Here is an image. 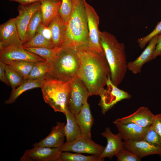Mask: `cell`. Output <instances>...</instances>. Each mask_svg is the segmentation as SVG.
<instances>
[{
	"label": "cell",
	"instance_id": "cell-1",
	"mask_svg": "<svg viewBox=\"0 0 161 161\" xmlns=\"http://www.w3.org/2000/svg\"><path fill=\"white\" fill-rule=\"evenodd\" d=\"M80 65L76 77L84 83L90 95L100 96L111 72L105 53H100L83 46L76 49Z\"/></svg>",
	"mask_w": 161,
	"mask_h": 161
},
{
	"label": "cell",
	"instance_id": "cell-2",
	"mask_svg": "<svg viewBox=\"0 0 161 161\" xmlns=\"http://www.w3.org/2000/svg\"><path fill=\"white\" fill-rule=\"evenodd\" d=\"M100 41L110 67L111 80L117 86L123 80L128 69L125 45L119 42L113 35L105 31H100Z\"/></svg>",
	"mask_w": 161,
	"mask_h": 161
},
{
	"label": "cell",
	"instance_id": "cell-3",
	"mask_svg": "<svg viewBox=\"0 0 161 161\" xmlns=\"http://www.w3.org/2000/svg\"><path fill=\"white\" fill-rule=\"evenodd\" d=\"M73 2V10L66 25L63 44L76 49L83 46H87L89 32L83 0Z\"/></svg>",
	"mask_w": 161,
	"mask_h": 161
},
{
	"label": "cell",
	"instance_id": "cell-4",
	"mask_svg": "<svg viewBox=\"0 0 161 161\" xmlns=\"http://www.w3.org/2000/svg\"><path fill=\"white\" fill-rule=\"evenodd\" d=\"M43 98L55 112L64 114L68 109L70 86L68 81L61 80L48 74L41 87Z\"/></svg>",
	"mask_w": 161,
	"mask_h": 161
},
{
	"label": "cell",
	"instance_id": "cell-5",
	"mask_svg": "<svg viewBox=\"0 0 161 161\" xmlns=\"http://www.w3.org/2000/svg\"><path fill=\"white\" fill-rule=\"evenodd\" d=\"M49 74L56 78L68 81L76 77L80 61L76 49L63 44L55 57L50 62Z\"/></svg>",
	"mask_w": 161,
	"mask_h": 161
},
{
	"label": "cell",
	"instance_id": "cell-6",
	"mask_svg": "<svg viewBox=\"0 0 161 161\" xmlns=\"http://www.w3.org/2000/svg\"><path fill=\"white\" fill-rule=\"evenodd\" d=\"M68 81L70 86L68 109L75 117L90 95L86 87L77 77Z\"/></svg>",
	"mask_w": 161,
	"mask_h": 161
},
{
	"label": "cell",
	"instance_id": "cell-7",
	"mask_svg": "<svg viewBox=\"0 0 161 161\" xmlns=\"http://www.w3.org/2000/svg\"><path fill=\"white\" fill-rule=\"evenodd\" d=\"M83 1L86 14L89 32L87 46L97 52L104 53L100 43V31L98 29L99 16L94 8L86 0Z\"/></svg>",
	"mask_w": 161,
	"mask_h": 161
},
{
	"label": "cell",
	"instance_id": "cell-8",
	"mask_svg": "<svg viewBox=\"0 0 161 161\" xmlns=\"http://www.w3.org/2000/svg\"><path fill=\"white\" fill-rule=\"evenodd\" d=\"M106 85L107 88L104 89L100 95L101 99L99 104L103 114H105L117 102L131 98V95L128 92L118 88L117 86L112 83L111 77L108 78Z\"/></svg>",
	"mask_w": 161,
	"mask_h": 161
},
{
	"label": "cell",
	"instance_id": "cell-9",
	"mask_svg": "<svg viewBox=\"0 0 161 161\" xmlns=\"http://www.w3.org/2000/svg\"><path fill=\"white\" fill-rule=\"evenodd\" d=\"M105 147L96 143L92 139H87L82 136L71 142L64 143L59 148L62 152L86 153L100 157Z\"/></svg>",
	"mask_w": 161,
	"mask_h": 161
},
{
	"label": "cell",
	"instance_id": "cell-10",
	"mask_svg": "<svg viewBox=\"0 0 161 161\" xmlns=\"http://www.w3.org/2000/svg\"><path fill=\"white\" fill-rule=\"evenodd\" d=\"M0 61L5 64L20 61L35 62L46 61L40 56L27 51L22 45H14L6 47L0 52Z\"/></svg>",
	"mask_w": 161,
	"mask_h": 161
},
{
	"label": "cell",
	"instance_id": "cell-11",
	"mask_svg": "<svg viewBox=\"0 0 161 161\" xmlns=\"http://www.w3.org/2000/svg\"><path fill=\"white\" fill-rule=\"evenodd\" d=\"M59 148L34 146L26 150L20 161H61Z\"/></svg>",
	"mask_w": 161,
	"mask_h": 161
},
{
	"label": "cell",
	"instance_id": "cell-12",
	"mask_svg": "<svg viewBox=\"0 0 161 161\" xmlns=\"http://www.w3.org/2000/svg\"><path fill=\"white\" fill-rule=\"evenodd\" d=\"M40 2H37L27 5L20 4L17 8L18 14L14 19L22 43L28 24L34 14L40 8Z\"/></svg>",
	"mask_w": 161,
	"mask_h": 161
},
{
	"label": "cell",
	"instance_id": "cell-13",
	"mask_svg": "<svg viewBox=\"0 0 161 161\" xmlns=\"http://www.w3.org/2000/svg\"><path fill=\"white\" fill-rule=\"evenodd\" d=\"M64 123L56 122L53 126L50 133L44 138L32 145L34 146L60 148L64 143L66 138Z\"/></svg>",
	"mask_w": 161,
	"mask_h": 161
},
{
	"label": "cell",
	"instance_id": "cell-14",
	"mask_svg": "<svg viewBox=\"0 0 161 161\" xmlns=\"http://www.w3.org/2000/svg\"><path fill=\"white\" fill-rule=\"evenodd\" d=\"M0 42L6 48L14 45H22L14 18H11L0 25Z\"/></svg>",
	"mask_w": 161,
	"mask_h": 161
},
{
	"label": "cell",
	"instance_id": "cell-15",
	"mask_svg": "<svg viewBox=\"0 0 161 161\" xmlns=\"http://www.w3.org/2000/svg\"><path fill=\"white\" fill-rule=\"evenodd\" d=\"M154 117L155 115L148 107L142 106L133 113L115 120L123 123H132L142 127L147 128L152 125Z\"/></svg>",
	"mask_w": 161,
	"mask_h": 161
},
{
	"label": "cell",
	"instance_id": "cell-16",
	"mask_svg": "<svg viewBox=\"0 0 161 161\" xmlns=\"http://www.w3.org/2000/svg\"><path fill=\"white\" fill-rule=\"evenodd\" d=\"M123 145L124 148L129 149L141 159L154 154L161 156V147L151 145L143 140L124 141Z\"/></svg>",
	"mask_w": 161,
	"mask_h": 161
},
{
	"label": "cell",
	"instance_id": "cell-17",
	"mask_svg": "<svg viewBox=\"0 0 161 161\" xmlns=\"http://www.w3.org/2000/svg\"><path fill=\"white\" fill-rule=\"evenodd\" d=\"M113 123L116 126L122 139L124 141L143 140L149 128H143L132 123H122L116 120L113 122Z\"/></svg>",
	"mask_w": 161,
	"mask_h": 161
},
{
	"label": "cell",
	"instance_id": "cell-18",
	"mask_svg": "<svg viewBox=\"0 0 161 161\" xmlns=\"http://www.w3.org/2000/svg\"><path fill=\"white\" fill-rule=\"evenodd\" d=\"M101 134L106 139L107 143L100 157L103 159L108 157L112 159L124 148L123 140L119 133H113L109 127H106Z\"/></svg>",
	"mask_w": 161,
	"mask_h": 161
},
{
	"label": "cell",
	"instance_id": "cell-19",
	"mask_svg": "<svg viewBox=\"0 0 161 161\" xmlns=\"http://www.w3.org/2000/svg\"><path fill=\"white\" fill-rule=\"evenodd\" d=\"M158 35L152 38L140 55L135 60L128 63V69L133 74L140 73L143 65L153 59L156 46Z\"/></svg>",
	"mask_w": 161,
	"mask_h": 161
},
{
	"label": "cell",
	"instance_id": "cell-20",
	"mask_svg": "<svg viewBox=\"0 0 161 161\" xmlns=\"http://www.w3.org/2000/svg\"><path fill=\"white\" fill-rule=\"evenodd\" d=\"M75 117L82 136L87 139H92L91 129L94 124V119L87 101L83 105Z\"/></svg>",
	"mask_w": 161,
	"mask_h": 161
},
{
	"label": "cell",
	"instance_id": "cell-21",
	"mask_svg": "<svg viewBox=\"0 0 161 161\" xmlns=\"http://www.w3.org/2000/svg\"><path fill=\"white\" fill-rule=\"evenodd\" d=\"M61 2L58 0H43L40 1V9L43 24L48 26L51 21L58 15Z\"/></svg>",
	"mask_w": 161,
	"mask_h": 161
},
{
	"label": "cell",
	"instance_id": "cell-22",
	"mask_svg": "<svg viewBox=\"0 0 161 161\" xmlns=\"http://www.w3.org/2000/svg\"><path fill=\"white\" fill-rule=\"evenodd\" d=\"M66 24L58 15L50 22L48 26L52 33V43L55 48H60L64 42Z\"/></svg>",
	"mask_w": 161,
	"mask_h": 161
},
{
	"label": "cell",
	"instance_id": "cell-23",
	"mask_svg": "<svg viewBox=\"0 0 161 161\" xmlns=\"http://www.w3.org/2000/svg\"><path fill=\"white\" fill-rule=\"evenodd\" d=\"M44 78L25 80L17 87L12 89L9 98L4 101V104H9L14 103L18 97L25 91L35 88H41Z\"/></svg>",
	"mask_w": 161,
	"mask_h": 161
},
{
	"label": "cell",
	"instance_id": "cell-24",
	"mask_svg": "<svg viewBox=\"0 0 161 161\" xmlns=\"http://www.w3.org/2000/svg\"><path fill=\"white\" fill-rule=\"evenodd\" d=\"M65 115L66 119L64 129L66 142L69 143L82 136V135L74 116L69 109Z\"/></svg>",
	"mask_w": 161,
	"mask_h": 161
},
{
	"label": "cell",
	"instance_id": "cell-25",
	"mask_svg": "<svg viewBox=\"0 0 161 161\" xmlns=\"http://www.w3.org/2000/svg\"><path fill=\"white\" fill-rule=\"evenodd\" d=\"M50 69V63L46 61L35 62L27 79L38 80L44 78L49 74Z\"/></svg>",
	"mask_w": 161,
	"mask_h": 161
},
{
	"label": "cell",
	"instance_id": "cell-26",
	"mask_svg": "<svg viewBox=\"0 0 161 161\" xmlns=\"http://www.w3.org/2000/svg\"><path fill=\"white\" fill-rule=\"evenodd\" d=\"M60 48L51 49L41 47H28L24 48L27 51L36 55L47 61L50 62L55 57Z\"/></svg>",
	"mask_w": 161,
	"mask_h": 161
},
{
	"label": "cell",
	"instance_id": "cell-27",
	"mask_svg": "<svg viewBox=\"0 0 161 161\" xmlns=\"http://www.w3.org/2000/svg\"><path fill=\"white\" fill-rule=\"evenodd\" d=\"M42 22V17L40 8L34 14L29 22L22 44L30 40L35 35L37 29Z\"/></svg>",
	"mask_w": 161,
	"mask_h": 161
},
{
	"label": "cell",
	"instance_id": "cell-28",
	"mask_svg": "<svg viewBox=\"0 0 161 161\" xmlns=\"http://www.w3.org/2000/svg\"><path fill=\"white\" fill-rule=\"evenodd\" d=\"M61 161H103L104 159L100 156L92 155L85 156L79 153H72L69 151L62 152Z\"/></svg>",
	"mask_w": 161,
	"mask_h": 161
},
{
	"label": "cell",
	"instance_id": "cell-29",
	"mask_svg": "<svg viewBox=\"0 0 161 161\" xmlns=\"http://www.w3.org/2000/svg\"><path fill=\"white\" fill-rule=\"evenodd\" d=\"M35 62L26 61H17L10 62L7 64L14 69L22 76L27 79Z\"/></svg>",
	"mask_w": 161,
	"mask_h": 161
},
{
	"label": "cell",
	"instance_id": "cell-30",
	"mask_svg": "<svg viewBox=\"0 0 161 161\" xmlns=\"http://www.w3.org/2000/svg\"><path fill=\"white\" fill-rule=\"evenodd\" d=\"M24 48L28 47H46L55 48L52 43L47 40L41 34L36 32L30 40L22 44Z\"/></svg>",
	"mask_w": 161,
	"mask_h": 161
},
{
	"label": "cell",
	"instance_id": "cell-31",
	"mask_svg": "<svg viewBox=\"0 0 161 161\" xmlns=\"http://www.w3.org/2000/svg\"><path fill=\"white\" fill-rule=\"evenodd\" d=\"M4 68L7 80L12 89L17 87L25 80L18 72L8 65L5 64Z\"/></svg>",
	"mask_w": 161,
	"mask_h": 161
},
{
	"label": "cell",
	"instance_id": "cell-32",
	"mask_svg": "<svg viewBox=\"0 0 161 161\" xmlns=\"http://www.w3.org/2000/svg\"><path fill=\"white\" fill-rule=\"evenodd\" d=\"M73 9L72 0H61L58 14L66 24L69 20Z\"/></svg>",
	"mask_w": 161,
	"mask_h": 161
},
{
	"label": "cell",
	"instance_id": "cell-33",
	"mask_svg": "<svg viewBox=\"0 0 161 161\" xmlns=\"http://www.w3.org/2000/svg\"><path fill=\"white\" fill-rule=\"evenodd\" d=\"M143 140L151 145L161 147V138L151 126L148 129Z\"/></svg>",
	"mask_w": 161,
	"mask_h": 161
},
{
	"label": "cell",
	"instance_id": "cell-34",
	"mask_svg": "<svg viewBox=\"0 0 161 161\" xmlns=\"http://www.w3.org/2000/svg\"><path fill=\"white\" fill-rule=\"evenodd\" d=\"M117 161H140L141 158L129 149L124 148L115 156Z\"/></svg>",
	"mask_w": 161,
	"mask_h": 161
},
{
	"label": "cell",
	"instance_id": "cell-35",
	"mask_svg": "<svg viewBox=\"0 0 161 161\" xmlns=\"http://www.w3.org/2000/svg\"><path fill=\"white\" fill-rule=\"evenodd\" d=\"M161 34V21L158 23L155 29L149 34L145 37L137 40V43L141 49H143L145 45L154 37Z\"/></svg>",
	"mask_w": 161,
	"mask_h": 161
},
{
	"label": "cell",
	"instance_id": "cell-36",
	"mask_svg": "<svg viewBox=\"0 0 161 161\" xmlns=\"http://www.w3.org/2000/svg\"><path fill=\"white\" fill-rule=\"evenodd\" d=\"M36 32L41 34L47 40L52 43L51 31L49 26H46L41 23L37 29Z\"/></svg>",
	"mask_w": 161,
	"mask_h": 161
},
{
	"label": "cell",
	"instance_id": "cell-37",
	"mask_svg": "<svg viewBox=\"0 0 161 161\" xmlns=\"http://www.w3.org/2000/svg\"><path fill=\"white\" fill-rule=\"evenodd\" d=\"M151 126L161 138V114L155 115Z\"/></svg>",
	"mask_w": 161,
	"mask_h": 161
},
{
	"label": "cell",
	"instance_id": "cell-38",
	"mask_svg": "<svg viewBox=\"0 0 161 161\" xmlns=\"http://www.w3.org/2000/svg\"><path fill=\"white\" fill-rule=\"evenodd\" d=\"M5 64L0 61V80L8 86L10 85L7 80L5 70Z\"/></svg>",
	"mask_w": 161,
	"mask_h": 161
},
{
	"label": "cell",
	"instance_id": "cell-39",
	"mask_svg": "<svg viewBox=\"0 0 161 161\" xmlns=\"http://www.w3.org/2000/svg\"><path fill=\"white\" fill-rule=\"evenodd\" d=\"M161 55V34L158 35L157 44L153 56V59Z\"/></svg>",
	"mask_w": 161,
	"mask_h": 161
},
{
	"label": "cell",
	"instance_id": "cell-40",
	"mask_svg": "<svg viewBox=\"0 0 161 161\" xmlns=\"http://www.w3.org/2000/svg\"><path fill=\"white\" fill-rule=\"evenodd\" d=\"M10 1H15L22 5H27L37 2H40L43 0H9Z\"/></svg>",
	"mask_w": 161,
	"mask_h": 161
},
{
	"label": "cell",
	"instance_id": "cell-41",
	"mask_svg": "<svg viewBox=\"0 0 161 161\" xmlns=\"http://www.w3.org/2000/svg\"><path fill=\"white\" fill-rule=\"evenodd\" d=\"M73 0V2H75L79 0Z\"/></svg>",
	"mask_w": 161,
	"mask_h": 161
},
{
	"label": "cell",
	"instance_id": "cell-42",
	"mask_svg": "<svg viewBox=\"0 0 161 161\" xmlns=\"http://www.w3.org/2000/svg\"><path fill=\"white\" fill-rule=\"evenodd\" d=\"M58 0V1H61V0Z\"/></svg>",
	"mask_w": 161,
	"mask_h": 161
}]
</instances>
